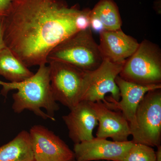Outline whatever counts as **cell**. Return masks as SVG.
Listing matches in <instances>:
<instances>
[{"label":"cell","instance_id":"cell-1","mask_svg":"<svg viewBox=\"0 0 161 161\" xmlns=\"http://www.w3.org/2000/svg\"><path fill=\"white\" fill-rule=\"evenodd\" d=\"M80 11L63 0H12L2 22L6 46L28 68L47 64L53 48L79 31Z\"/></svg>","mask_w":161,"mask_h":161},{"label":"cell","instance_id":"cell-2","mask_svg":"<svg viewBox=\"0 0 161 161\" xmlns=\"http://www.w3.org/2000/svg\"><path fill=\"white\" fill-rule=\"evenodd\" d=\"M0 85L3 86L1 94L5 97L9 91L18 90L12 95L14 102L12 107L15 113L28 110L43 119L55 120L54 115L59 109V106L52 93L48 65H40L36 74L22 82L12 83L0 80Z\"/></svg>","mask_w":161,"mask_h":161},{"label":"cell","instance_id":"cell-3","mask_svg":"<svg viewBox=\"0 0 161 161\" xmlns=\"http://www.w3.org/2000/svg\"><path fill=\"white\" fill-rule=\"evenodd\" d=\"M103 60L89 27L77 32L53 48L47 57V64L60 61L91 71L98 68Z\"/></svg>","mask_w":161,"mask_h":161},{"label":"cell","instance_id":"cell-4","mask_svg":"<svg viewBox=\"0 0 161 161\" xmlns=\"http://www.w3.org/2000/svg\"><path fill=\"white\" fill-rule=\"evenodd\" d=\"M119 76L139 85L161 84L159 47L149 40H143L133 54L126 60Z\"/></svg>","mask_w":161,"mask_h":161},{"label":"cell","instance_id":"cell-5","mask_svg":"<svg viewBox=\"0 0 161 161\" xmlns=\"http://www.w3.org/2000/svg\"><path fill=\"white\" fill-rule=\"evenodd\" d=\"M161 89L149 91L139 104L136 127L131 132L135 143L157 147L161 142Z\"/></svg>","mask_w":161,"mask_h":161},{"label":"cell","instance_id":"cell-6","mask_svg":"<svg viewBox=\"0 0 161 161\" xmlns=\"http://www.w3.org/2000/svg\"><path fill=\"white\" fill-rule=\"evenodd\" d=\"M47 64L55 100L71 109L80 102L86 71L60 61H51Z\"/></svg>","mask_w":161,"mask_h":161},{"label":"cell","instance_id":"cell-7","mask_svg":"<svg viewBox=\"0 0 161 161\" xmlns=\"http://www.w3.org/2000/svg\"><path fill=\"white\" fill-rule=\"evenodd\" d=\"M125 63H116L104 59L98 68L87 71L80 102H96L107 100L105 95L111 93L114 100H120V93L115 79L119 76Z\"/></svg>","mask_w":161,"mask_h":161},{"label":"cell","instance_id":"cell-8","mask_svg":"<svg viewBox=\"0 0 161 161\" xmlns=\"http://www.w3.org/2000/svg\"><path fill=\"white\" fill-rule=\"evenodd\" d=\"M34 161H73L75 153L61 138L41 125L30 130Z\"/></svg>","mask_w":161,"mask_h":161},{"label":"cell","instance_id":"cell-9","mask_svg":"<svg viewBox=\"0 0 161 161\" xmlns=\"http://www.w3.org/2000/svg\"><path fill=\"white\" fill-rule=\"evenodd\" d=\"M133 143L132 141L115 142L94 137L75 144L73 151L77 161H122Z\"/></svg>","mask_w":161,"mask_h":161},{"label":"cell","instance_id":"cell-10","mask_svg":"<svg viewBox=\"0 0 161 161\" xmlns=\"http://www.w3.org/2000/svg\"><path fill=\"white\" fill-rule=\"evenodd\" d=\"M120 93V100L116 101L111 96L104 103L111 109L120 111L130 124L131 132L136 127V114L139 104L148 92L161 89V84L139 85L124 80L119 75L115 79Z\"/></svg>","mask_w":161,"mask_h":161},{"label":"cell","instance_id":"cell-11","mask_svg":"<svg viewBox=\"0 0 161 161\" xmlns=\"http://www.w3.org/2000/svg\"><path fill=\"white\" fill-rule=\"evenodd\" d=\"M98 122L96 137L111 138L115 142H126L131 135L130 124L119 111L109 108L103 102H89Z\"/></svg>","mask_w":161,"mask_h":161},{"label":"cell","instance_id":"cell-12","mask_svg":"<svg viewBox=\"0 0 161 161\" xmlns=\"http://www.w3.org/2000/svg\"><path fill=\"white\" fill-rule=\"evenodd\" d=\"M62 117L69 131V136L75 144L94 138L93 130L98 125L94 110L88 102L81 101Z\"/></svg>","mask_w":161,"mask_h":161},{"label":"cell","instance_id":"cell-13","mask_svg":"<svg viewBox=\"0 0 161 161\" xmlns=\"http://www.w3.org/2000/svg\"><path fill=\"white\" fill-rule=\"evenodd\" d=\"M99 34V50L103 59L116 63H125L138 47L135 38L126 34L121 29L104 30Z\"/></svg>","mask_w":161,"mask_h":161},{"label":"cell","instance_id":"cell-14","mask_svg":"<svg viewBox=\"0 0 161 161\" xmlns=\"http://www.w3.org/2000/svg\"><path fill=\"white\" fill-rule=\"evenodd\" d=\"M0 161H34L29 132L21 131L12 140L0 147Z\"/></svg>","mask_w":161,"mask_h":161},{"label":"cell","instance_id":"cell-15","mask_svg":"<svg viewBox=\"0 0 161 161\" xmlns=\"http://www.w3.org/2000/svg\"><path fill=\"white\" fill-rule=\"evenodd\" d=\"M34 74L7 47L0 52V76L10 82H22Z\"/></svg>","mask_w":161,"mask_h":161},{"label":"cell","instance_id":"cell-16","mask_svg":"<svg viewBox=\"0 0 161 161\" xmlns=\"http://www.w3.org/2000/svg\"><path fill=\"white\" fill-rule=\"evenodd\" d=\"M90 18L98 19L105 30L121 29L122 20L118 6L113 0H100L91 10Z\"/></svg>","mask_w":161,"mask_h":161},{"label":"cell","instance_id":"cell-17","mask_svg":"<svg viewBox=\"0 0 161 161\" xmlns=\"http://www.w3.org/2000/svg\"><path fill=\"white\" fill-rule=\"evenodd\" d=\"M122 161H156L155 151L150 146L133 143Z\"/></svg>","mask_w":161,"mask_h":161},{"label":"cell","instance_id":"cell-18","mask_svg":"<svg viewBox=\"0 0 161 161\" xmlns=\"http://www.w3.org/2000/svg\"><path fill=\"white\" fill-rule=\"evenodd\" d=\"M91 9H82L76 20V25L79 31L85 30L90 27Z\"/></svg>","mask_w":161,"mask_h":161},{"label":"cell","instance_id":"cell-19","mask_svg":"<svg viewBox=\"0 0 161 161\" xmlns=\"http://www.w3.org/2000/svg\"><path fill=\"white\" fill-rule=\"evenodd\" d=\"M12 0H0V23L6 16Z\"/></svg>","mask_w":161,"mask_h":161},{"label":"cell","instance_id":"cell-20","mask_svg":"<svg viewBox=\"0 0 161 161\" xmlns=\"http://www.w3.org/2000/svg\"><path fill=\"white\" fill-rule=\"evenodd\" d=\"M90 28L92 30L99 33L105 30L102 23L98 19L94 18H90Z\"/></svg>","mask_w":161,"mask_h":161},{"label":"cell","instance_id":"cell-21","mask_svg":"<svg viewBox=\"0 0 161 161\" xmlns=\"http://www.w3.org/2000/svg\"><path fill=\"white\" fill-rule=\"evenodd\" d=\"M6 47V43L3 38V27L2 23H0V52Z\"/></svg>","mask_w":161,"mask_h":161},{"label":"cell","instance_id":"cell-22","mask_svg":"<svg viewBox=\"0 0 161 161\" xmlns=\"http://www.w3.org/2000/svg\"><path fill=\"white\" fill-rule=\"evenodd\" d=\"M156 161H161V146H158L157 150L155 151Z\"/></svg>","mask_w":161,"mask_h":161},{"label":"cell","instance_id":"cell-23","mask_svg":"<svg viewBox=\"0 0 161 161\" xmlns=\"http://www.w3.org/2000/svg\"><path fill=\"white\" fill-rule=\"evenodd\" d=\"M108 161V160H99V161Z\"/></svg>","mask_w":161,"mask_h":161},{"label":"cell","instance_id":"cell-24","mask_svg":"<svg viewBox=\"0 0 161 161\" xmlns=\"http://www.w3.org/2000/svg\"><path fill=\"white\" fill-rule=\"evenodd\" d=\"M73 161H76V160L75 159V160H74Z\"/></svg>","mask_w":161,"mask_h":161}]
</instances>
